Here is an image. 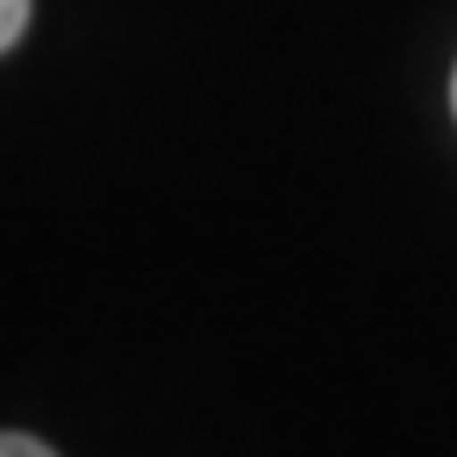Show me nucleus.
<instances>
[{
    "instance_id": "obj_1",
    "label": "nucleus",
    "mask_w": 457,
    "mask_h": 457,
    "mask_svg": "<svg viewBox=\"0 0 457 457\" xmlns=\"http://www.w3.org/2000/svg\"><path fill=\"white\" fill-rule=\"evenodd\" d=\"M26 20H32V0H0V51L26 32Z\"/></svg>"
},
{
    "instance_id": "obj_2",
    "label": "nucleus",
    "mask_w": 457,
    "mask_h": 457,
    "mask_svg": "<svg viewBox=\"0 0 457 457\" xmlns=\"http://www.w3.org/2000/svg\"><path fill=\"white\" fill-rule=\"evenodd\" d=\"M0 457H57V451L32 432H0Z\"/></svg>"
},
{
    "instance_id": "obj_3",
    "label": "nucleus",
    "mask_w": 457,
    "mask_h": 457,
    "mask_svg": "<svg viewBox=\"0 0 457 457\" xmlns=\"http://www.w3.org/2000/svg\"><path fill=\"white\" fill-rule=\"evenodd\" d=\"M451 108H457V77H451Z\"/></svg>"
}]
</instances>
